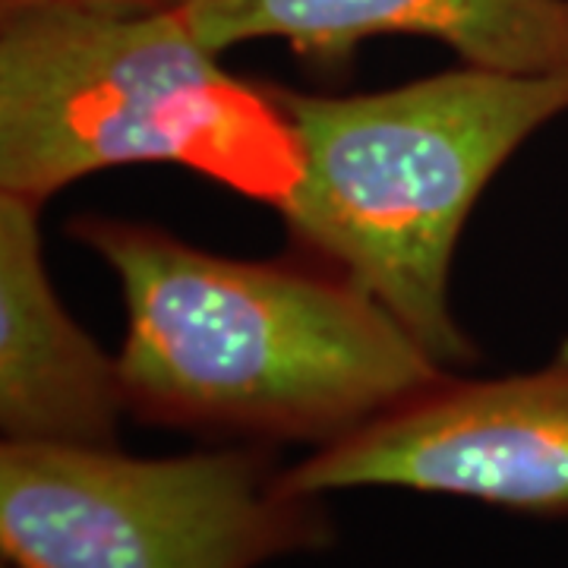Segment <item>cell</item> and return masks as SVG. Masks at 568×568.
Masks as SVG:
<instances>
[{"instance_id":"obj_1","label":"cell","mask_w":568,"mask_h":568,"mask_svg":"<svg viewBox=\"0 0 568 568\" xmlns=\"http://www.w3.org/2000/svg\"><path fill=\"white\" fill-rule=\"evenodd\" d=\"M70 234L121 284L123 398L145 424L323 448L448 376L323 263L234 260L108 215Z\"/></svg>"},{"instance_id":"obj_2","label":"cell","mask_w":568,"mask_h":568,"mask_svg":"<svg viewBox=\"0 0 568 568\" xmlns=\"http://www.w3.org/2000/svg\"><path fill=\"white\" fill-rule=\"evenodd\" d=\"M272 95L297 152L278 205L294 246L386 306L446 369L470 364L448 304L455 244L493 174L568 111V70L465 63L361 95Z\"/></svg>"},{"instance_id":"obj_3","label":"cell","mask_w":568,"mask_h":568,"mask_svg":"<svg viewBox=\"0 0 568 568\" xmlns=\"http://www.w3.org/2000/svg\"><path fill=\"white\" fill-rule=\"evenodd\" d=\"M181 10L0 17V193L44 205L104 168L183 164L272 209L297 152L272 82L227 73Z\"/></svg>"},{"instance_id":"obj_4","label":"cell","mask_w":568,"mask_h":568,"mask_svg":"<svg viewBox=\"0 0 568 568\" xmlns=\"http://www.w3.org/2000/svg\"><path fill=\"white\" fill-rule=\"evenodd\" d=\"M332 540L260 443L168 458L118 446H0L10 568H260Z\"/></svg>"},{"instance_id":"obj_5","label":"cell","mask_w":568,"mask_h":568,"mask_svg":"<svg viewBox=\"0 0 568 568\" xmlns=\"http://www.w3.org/2000/svg\"><path fill=\"white\" fill-rule=\"evenodd\" d=\"M294 493L410 489L568 518V338L534 373L439 379L284 467Z\"/></svg>"},{"instance_id":"obj_6","label":"cell","mask_w":568,"mask_h":568,"mask_svg":"<svg viewBox=\"0 0 568 568\" xmlns=\"http://www.w3.org/2000/svg\"><path fill=\"white\" fill-rule=\"evenodd\" d=\"M183 20L209 51L287 41L306 61H347L376 36H424L470 67L568 70V0H190Z\"/></svg>"},{"instance_id":"obj_7","label":"cell","mask_w":568,"mask_h":568,"mask_svg":"<svg viewBox=\"0 0 568 568\" xmlns=\"http://www.w3.org/2000/svg\"><path fill=\"white\" fill-rule=\"evenodd\" d=\"M41 205L0 193L3 443L118 446L121 366L61 304L41 250Z\"/></svg>"},{"instance_id":"obj_8","label":"cell","mask_w":568,"mask_h":568,"mask_svg":"<svg viewBox=\"0 0 568 568\" xmlns=\"http://www.w3.org/2000/svg\"><path fill=\"white\" fill-rule=\"evenodd\" d=\"M190 0H0V17L22 10H111V13H159L181 10Z\"/></svg>"},{"instance_id":"obj_9","label":"cell","mask_w":568,"mask_h":568,"mask_svg":"<svg viewBox=\"0 0 568 568\" xmlns=\"http://www.w3.org/2000/svg\"><path fill=\"white\" fill-rule=\"evenodd\" d=\"M7 568H10V566H7Z\"/></svg>"}]
</instances>
